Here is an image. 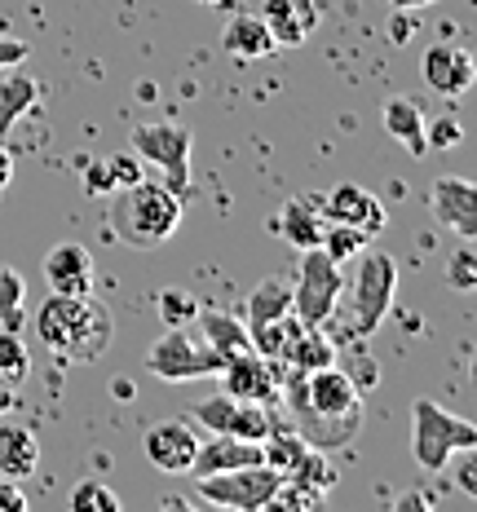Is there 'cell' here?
Masks as SVG:
<instances>
[{"label":"cell","mask_w":477,"mask_h":512,"mask_svg":"<svg viewBox=\"0 0 477 512\" xmlns=\"http://www.w3.org/2000/svg\"><path fill=\"white\" fill-rule=\"evenodd\" d=\"M221 380H226L230 398H239V402H265V407L279 402V362L261 358L257 349H243V354L226 358Z\"/></svg>","instance_id":"cell-10"},{"label":"cell","mask_w":477,"mask_h":512,"mask_svg":"<svg viewBox=\"0 0 477 512\" xmlns=\"http://www.w3.org/2000/svg\"><path fill=\"white\" fill-rule=\"evenodd\" d=\"M239 398H230V393H212L195 407V424L208 433H235V420H239Z\"/></svg>","instance_id":"cell-27"},{"label":"cell","mask_w":477,"mask_h":512,"mask_svg":"<svg viewBox=\"0 0 477 512\" xmlns=\"http://www.w3.org/2000/svg\"><path fill=\"white\" fill-rule=\"evenodd\" d=\"M9 181H14V155H9L5 142H0V190H5Z\"/></svg>","instance_id":"cell-37"},{"label":"cell","mask_w":477,"mask_h":512,"mask_svg":"<svg viewBox=\"0 0 477 512\" xmlns=\"http://www.w3.org/2000/svg\"><path fill=\"white\" fill-rule=\"evenodd\" d=\"M345 292V274L341 265L332 261L323 248H301V261H296V283H292V314L301 323L323 327L327 318L336 314Z\"/></svg>","instance_id":"cell-6"},{"label":"cell","mask_w":477,"mask_h":512,"mask_svg":"<svg viewBox=\"0 0 477 512\" xmlns=\"http://www.w3.org/2000/svg\"><path fill=\"white\" fill-rule=\"evenodd\" d=\"M31 376V349L27 340L9 327H0V384H23Z\"/></svg>","instance_id":"cell-26"},{"label":"cell","mask_w":477,"mask_h":512,"mask_svg":"<svg viewBox=\"0 0 477 512\" xmlns=\"http://www.w3.org/2000/svg\"><path fill=\"white\" fill-rule=\"evenodd\" d=\"M190 137L186 124H137L133 128V155L142 164H151L164 186H173L177 195L190 190Z\"/></svg>","instance_id":"cell-8"},{"label":"cell","mask_w":477,"mask_h":512,"mask_svg":"<svg viewBox=\"0 0 477 512\" xmlns=\"http://www.w3.org/2000/svg\"><path fill=\"white\" fill-rule=\"evenodd\" d=\"M327 212H323V195H292L279 212V234L292 243L296 252L301 248H318L327 234Z\"/></svg>","instance_id":"cell-16"},{"label":"cell","mask_w":477,"mask_h":512,"mask_svg":"<svg viewBox=\"0 0 477 512\" xmlns=\"http://www.w3.org/2000/svg\"><path fill=\"white\" fill-rule=\"evenodd\" d=\"M420 80H424V89H433L438 98H464V93L473 89V80H477V62H473V53L464 49V45H455V40H447V45H433V49H424V58H420Z\"/></svg>","instance_id":"cell-9"},{"label":"cell","mask_w":477,"mask_h":512,"mask_svg":"<svg viewBox=\"0 0 477 512\" xmlns=\"http://www.w3.org/2000/svg\"><path fill=\"white\" fill-rule=\"evenodd\" d=\"M323 212H327V221L367 230L371 239L385 230V204H380L371 190L354 186V181H345V186H336V190H323Z\"/></svg>","instance_id":"cell-13"},{"label":"cell","mask_w":477,"mask_h":512,"mask_svg":"<svg viewBox=\"0 0 477 512\" xmlns=\"http://www.w3.org/2000/svg\"><path fill=\"white\" fill-rule=\"evenodd\" d=\"M23 318H27V279L14 265H0V327L23 332Z\"/></svg>","instance_id":"cell-25"},{"label":"cell","mask_w":477,"mask_h":512,"mask_svg":"<svg viewBox=\"0 0 477 512\" xmlns=\"http://www.w3.org/2000/svg\"><path fill=\"white\" fill-rule=\"evenodd\" d=\"M447 283L455 292H473L477 287V252L469 248V239L451 252V265H447Z\"/></svg>","instance_id":"cell-32"},{"label":"cell","mask_w":477,"mask_h":512,"mask_svg":"<svg viewBox=\"0 0 477 512\" xmlns=\"http://www.w3.org/2000/svg\"><path fill=\"white\" fill-rule=\"evenodd\" d=\"M279 486H283V477L274 473L270 464H243V468H226V473L195 477V495L212 508H230V512L270 508V499Z\"/></svg>","instance_id":"cell-7"},{"label":"cell","mask_w":477,"mask_h":512,"mask_svg":"<svg viewBox=\"0 0 477 512\" xmlns=\"http://www.w3.org/2000/svg\"><path fill=\"white\" fill-rule=\"evenodd\" d=\"M380 120H385V133L394 137L398 146H407L411 155H429L424 151V111L411 98H389L385 111H380Z\"/></svg>","instance_id":"cell-20"},{"label":"cell","mask_w":477,"mask_h":512,"mask_svg":"<svg viewBox=\"0 0 477 512\" xmlns=\"http://www.w3.org/2000/svg\"><path fill=\"white\" fill-rule=\"evenodd\" d=\"M429 504H433L429 495H402V499H398V508H402V512H407V508H429Z\"/></svg>","instance_id":"cell-38"},{"label":"cell","mask_w":477,"mask_h":512,"mask_svg":"<svg viewBox=\"0 0 477 512\" xmlns=\"http://www.w3.org/2000/svg\"><path fill=\"white\" fill-rule=\"evenodd\" d=\"M23 508H27L23 486H18L14 477H5V473H0V512H23Z\"/></svg>","instance_id":"cell-36"},{"label":"cell","mask_w":477,"mask_h":512,"mask_svg":"<svg viewBox=\"0 0 477 512\" xmlns=\"http://www.w3.org/2000/svg\"><path fill=\"white\" fill-rule=\"evenodd\" d=\"M477 451V424L460 420L455 411L438 407L433 398L411 402V455L424 473H442L455 451Z\"/></svg>","instance_id":"cell-4"},{"label":"cell","mask_w":477,"mask_h":512,"mask_svg":"<svg viewBox=\"0 0 477 512\" xmlns=\"http://www.w3.org/2000/svg\"><path fill=\"white\" fill-rule=\"evenodd\" d=\"M429 208H433V217L451 234H460V239H473L477 234V186L469 177H438L433 181Z\"/></svg>","instance_id":"cell-12"},{"label":"cell","mask_w":477,"mask_h":512,"mask_svg":"<svg viewBox=\"0 0 477 512\" xmlns=\"http://www.w3.org/2000/svg\"><path fill=\"white\" fill-rule=\"evenodd\" d=\"M67 504H71V512H115L120 508V495H115L111 486H102V482L89 477V482H80L76 490H71Z\"/></svg>","instance_id":"cell-30"},{"label":"cell","mask_w":477,"mask_h":512,"mask_svg":"<svg viewBox=\"0 0 477 512\" xmlns=\"http://www.w3.org/2000/svg\"><path fill=\"white\" fill-rule=\"evenodd\" d=\"M226 358L208 345V336L199 332L195 323L190 327H168V336H159L151 349H146V371L155 380H204V376H221Z\"/></svg>","instance_id":"cell-5"},{"label":"cell","mask_w":477,"mask_h":512,"mask_svg":"<svg viewBox=\"0 0 477 512\" xmlns=\"http://www.w3.org/2000/svg\"><path fill=\"white\" fill-rule=\"evenodd\" d=\"M389 5H394L398 14H411V9H424V5H433V0H389Z\"/></svg>","instance_id":"cell-40"},{"label":"cell","mask_w":477,"mask_h":512,"mask_svg":"<svg viewBox=\"0 0 477 512\" xmlns=\"http://www.w3.org/2000/svg\"><path fill=\"white\" fill-rule=\"evenodd\" d=\"M261 23L270 27L274 45L296 49L314 36L318 27V5L314 0H265L261 5Z\"/></svg>","instance_id":"cell-14"},{"label":"cell","mask_w":477,"mask_h":512,"mask_svg":"<svg viewBox=\"0 0 477 512\" xmlns=\"http://www.w3.org/2000/svg\"><path fill=\"white\" fill-rule=\"evenodd\" d=\"M336 464L327 460V451H314V446H305V455L292 464V473L283 477V482H296V486H305V490H314V495H327V490L336 486Z\"/></svg>","instance_id":"cell-24"},{"label":"cell","mask_w":477,"mask_h":512,"mask_svg":"<svg viewBox=\"0 0 477 512\" xmlns=\"http://www.w3.org/2000/svg\"><path fill=\"white\" fill-rule=\"evenodd\" d=\"M106 221H111V234L124 243V248H159V243H168L182 226V195H177L173 186H164V181H146L137 177L129 186L111 190V212H106Z\"/></svg>","instance_id":"cell-2"},{"label":"cell","mask_w":477,"mask_h":512,"mask_svg":"<svg viewBox=\"0 0 477 512\" xmlns=\"http://www.w3.org/2000/svg\"><path fill=\"white\" fill-rule=\"evenodd\" d=\"M45 283L49 292H93V252L84 243H58L45 252Z\"/></svg>","instance_id":"cell-15"},{"label":"cell","mask_w":477,"mask_h":512,"mask_svg":"<svg viewBox=\"0 0 477 512\" xmlns=\"http://www.w3.org/2000/svg\"><path fill=\"white\" fill-rule=\"evenodd\" d=\"M142 451L159 473H190L195 451H199V433H195V424H186V420H164V424H155V429H146Z\"/></svg>","instance_id":"cell-11"},{"label":"cell","mask_w":477,"mask_h":512,"mask_svg":"<svg viewBox=\"0 0 477 512\" xmlns=\"http://www.w3.org/2000/svg\"><path fill=\"white\" fill-rule=\"evenodd\" d=\"M18 407V398H14V389H9V384H0V415H9Z\"/></svg>","instance_id":"cell-39"},{"label":"cell","mask_w":477,"mask_h":512,"mask_svg":"<svg viewBox=\"0 0 477 512\" xmlns=\"http://www.w3.org/2000/svg\"><path fill=\"white\" fill-rule=\"evenodd\" d=\"M195 327L208 336V345L217 349L221 358H235V354H243V349H252V345H248V323H239V318L221 314V309H204V305H199Z\"/></svg>","instance_id":"cell-21"},{"label":"cell","mask_w":477,"mask_h":512,"mask_svg":"<svg viewBox=\"0 0 477 512\" xmlns=\"http://www.w3.org/2000/svg\"><path fill=\"white\" fill-rule=\"evenodd\" d=\"M221 45H226V53H235V58L243 62H257V58H270L274 49V36H270V27L261 23V14H239V18H230L226 31H221Z\"/></svg>","instance_id":"cell-19"},{"label":"cell","mask_w":477,"mask_h":512,"mask_svg":"<svg viewBox=\"0 0 477 512\" xmlns=\"http://www.w3.org/2000/svg\"><path fill=\"white\" fill-rule=\"evenodd\" d=\"M354 261H358V270H354V283H349L345 323H341V336L336 340H367L385 323L389 305H394V292H398V261L389 252L363 248Z\"/></svg>","instance_id":"cell-3"},{"label":"cell","mask_w":477,"mask_h":512,"mask_svg":"<svg viewBox=\"0 0 477 512\" xmlns=\"http://www.w3.org/2000/svg\"><path fill=\"white\" fill-rule=\"evenodd\" d=\"M464 142V124L455 115H433L424 120V151H455Z\"/></svg>","instance_id":"cell-31"},{"label":"cell","mask_w":477,"mask_h":512,"mask_svg":"<svg viewBox=\"0 0 477 512\" xmlns=\"http://www.w3.org/2000/svg\"><path fill=\"white\" fill-rule=\"evenodd\" d=\"M31 323H36L40 345L58 362H67V367L98 362L111 349V336H115L111 309L93 292H49Z\"/></svg>","instance_id":"cell-1"},{"label":"cell","mask_w":477,"mask_h":512,"mask_svg":"<svg viewBox=\"0 0 477 512\" xmlns=\"http://www.w3.org/2000/svg\"><path fill=\"white\" fill-rule=\"evenodd\" d=\"M106 168H111V181H115V190H120V186H129V181H137V177H142V159H137L133 151L106 155Z\"/></svg>","instance_id":"cell-33"},{"label":"cell","mask_w":477,"mask_h":512,"mask_svg":"<svg viewBox=\"0 0 477 512\" xmlns=\"http://www.w3.org/2000/svg\"><path fill=\"white\" fill-rule=\"evenodd\" d=\"M27 40H18V36H0V71H9V67H23L27 62Z\"/></svg>","instance_id":"cell-35"},{"label":"cell","mask_w":477,"mask_h":512,"mask_svg":"<svg viewBox=\"0 0 477 512\" xmlns=\"http://www.w3.org/2000/svg\"><path fill=\"white\" fill-rule=\"evenodd\" d=\"M40 468V442L36 433L27 429V424H14L5 420L0 424V473L14 477V482H23Z\"/></svg>","instance_id":"cell-18"},{"label":"cell","mask_w":477,"mask_h":512,"mask_svg":"<svg viewBox=\"0 0 477 512\" xmlns=\"http://www.w3.org/2000/svg\"><path fill=\"white\" fill-rule=\"evenodd\" d=\"M36 98H40V84L31 76H23V71L0 80V137H5L9 128L23 120L31 106H36Z\"/></svg>","instance_id":"cell-22"},{"label":"cell","mask_w":477,"mask_h":512,"mask_svg":"<svg viewBox=\"0 0 477 512\" xmlns=\"http://www.w3.org/2000/svg\"><path fill=\"white\" fill-rule=\"evenodd\" d=\"M279 367H292V371H318V367H332L336 362V340L323 332V327H314V323H296L292 327V336L283 340V349H279Z\"/></svg>","instance_id":"cell-17"},{"label":"cell","mask_w":477,"mask_h":512,"mask_svg":"<svg viewBox=\"0 0 477 512\" xmlns=\"http://www.w3.org/2000/svg\"><path fill=\"white\" fill-rule=\"evenodd\" d=\"M199 5H221V0H199Z\"/></svg>","instance_id":"cell-42"},{"label":"cell","mask_w":477,"mask_h":512,"mask_svg":"<svg viewBox=\"0 0 477 512\" xmlns=\"http://www.w3.org/2000/svg\"><path fill=\"white\" fill-rule=\"evenodd\" d=\"M155 305H159V323L164 327H190L199 314V296L182 292V287H164Z\"/></svg>","instance_id":"cell-29"},{"label":"cell","mask_w":477,"mask_h":512,"mask_svg":"<svg viewBox=\"0 0 477 512\" xmlns=\"http://www.w3.org/2000/svg\"><path fill=\"white\" fill-rule=\"evenodd\" d=\"M455 486L464 490V495H477V460H473V446L469 451H455Z\"/></svg>","instance_id":"cell-34"},{"label":"cell","mask_w":477,"mask_h":512,"mask_svg":"<svg viewBox=\"0 0 477 512\" xmlns=\"http://www.w3.org/2000/svg\"><path fill=\"white\" fill-rule=\"evenodd\" d=\"M416 36V23H394V40H411Z\"/></svg>","instance_id":"cell-41"},{"label":"cell","mask_w":477,"mask_h":512,"mask_svg":"<svg viewBox=\"0 0 477 512\" xmlns=\"http://www.w3.org/2000/svg\"><path fill=\"white\" fill-rule=\"evenodd\" d=\"M292 314V283L283 279H265L252 287L248 296V323H270V318Z\"/></svg>","instance_id":"cell-23"},{"label":"cell","mask_w":477,"mask_h":512,"mask_svg":"<svg viewBox=\"0 0 477 512\" xmlns=\"http://www.w3.org/2000/svg\"><path fill=\"white\" fill-rule=\"evenodd\" d=\"M318 248L332 256L336 265H345V261H354V256L363 252V248H371V234H367V230H354V226H341V221H332Z\"/></svg>","instance_id":"cell-28"}]
</instances>
